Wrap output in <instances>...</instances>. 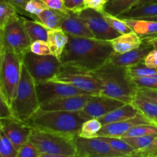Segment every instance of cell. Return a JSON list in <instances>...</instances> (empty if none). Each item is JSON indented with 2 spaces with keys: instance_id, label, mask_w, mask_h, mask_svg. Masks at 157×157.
Wrapping results in <instances>:
<instances>
[{
  "instance_id": "obj_1",
  "label": "cell",
  "mask_w": 157,
  "mask_h": 157,
  "mask_svg": "<svg viewBox=\"0 0 157 157\" xmlns=\"http://www.w3.org/2000/svg\"><path fill=\"white\" fill-rule=\"evenodd\" d=\"M113 54L110 41L68 36L60 61L61 65L91 72L108 62Z\"/></svg>"
},
{
  "instance_id": "obj_2",
  "label": "cell",
  "mask_w": 157,
  "mask_h": 157,
  "mask_svg": "<svg viewBox=\"0 0 157 157\" xmlns=\"http://www.w3.org/2000/svg\"><path fill=\"white\" fill-rule=\"evenodd\" d=\"M101 86V94L119 100L125 104L133 103L138 87L129 77L127 67L113 64L110 61L100 68L89 72Z\"/></svg>"
},
{
  "instance_id": "obj_3",
  "label": "cell",
  "mask_w": 157,
  "mask_h": 157,
  "mask_svg": "<svg viewBox=\"0 0 157 157\" xmlns=\"http://www.w3.org/2000/svg\"><path fill=\"white\" fill-rule=\"evenodd\" d=\"M84 121L79 111L44 110L39 108L26 123L32 128L75 138L79 136Z\"/></svg>"
},
{
  "instance_id": "obj_4",
  "label": "cell",
  "mask_w": 157,
  "mask_h": 157,
  "mask_svg": "<svg viewBox=\"0 0 157 157\" xmlns=\"http://www.w3.org/2000/svg\"><path fill=\"white\" fill-rule=\"evenodd\" d=\"M36 89V83L26 69L22 61L19 83L10 107L12 114L17 119L26 122L40 108Z\"/></svg>"
},
{
  "instance_id": "obj_5",
  "label": "cell",
  "mask_w": 157,
  "mask_h": 157,
  "mask_svg": "<svg viewBox=\"0 0 157 157\" xmlns=\"http://www.w3.org/2000/svg\"><path fill=\"white\" fill-rule=\"evenodd\" d=\"M23 56L1 48L0 52V91L9 104L15 96L21 73Z\"/></svg>"
},
{
  "instance_id": "obj_6",
  "label": "cell",
  "mask_w": 157,
  "mask_h": 157,
  "mask_svg": "<svg viewBox=\"0 0 157 157\" xmlns=\"http://www.w3.org/2000/svg\"><path fill=\"white\" fill-rule=\"evenodd\" d=\"M29 140L39 154L76 156L75 138L32 128Z\"/></svg>"
},
{
  "instance_id": "obj_7",
  "label": "cell",
  "mask_w": 157,
  "mask_h": 157,
  "mask_svg": "<svg viewBox=\"0 0 157 157\" xmlns=\"http://www.w3.org/2000/svg\"><path fill=\"white\" fill-rule=\"evenodd\" d=\"M31 44L32 41L25 27L24 18L18 13L11 17L0 29L1 48L23 56L30 51Z\"/></svg>"
},
{
  "instance_id": "obj_8",
  "label": "cell",
  "mask_w": 157,
  "mask_h": 157,
  "mask_svg": "<svg viewBox=\"0 0 157 157\" xmlns=\"http://www.w3.org/2000/svg\"><path fill=\"white\" fill-rule=\"evenodd\" d=\"M22 61L36 84L53 79L61 67L60 60L53 55H38L31 51L25 53Z\"/></svg>"
},
{
  "instance_id": "obj_9",
  "label": "cell",
  "mask_w": 157,
  "mask_h": 157,
  "mask_svg": "<svg viewBox=\"0 0 157 157\" xmlns=\"http://www.w3.org/2000/svg\"><path fill=\"white\" fill-rule=\"evenodd\" d=\"M51 81L67 83L82 90L101 94V86L89 72L69 66L61 65L56 76Z\"/></svg>"
},
{
  "instance_id": "obj_10",
  "label": "cell",
  "mask_w": 157,
  "mask_h": 157,
  "mask_svg": "<svg viewBox=\"0 0 157 157\" xmlns=\"http://www.w3.org/2000/svg\"><path fill=\"white\" fill-rule=\"evenodd\" d=\"M76 156L78 157H119L126 156L113 150L108 144L96 136L75 138Z\"/></svg>"
},
{
  "instance_id": "obj_11",
  "label": "cell",
  "mask_w": 157,
  "mask_h": 157,
  "mask_svg": "<svg viewBox=\"0 0 157 157\" xmlns=\"http://www.w3.org/2000/svg\"><path fill=\"white\" fill-rule=\"evenodd\" d=\"M36 89L40 104L67 97L94 94L77 88L67 83L54 81H48L45 82L36 84Z\"/></svg>"
},
{
  "instance_id": "obj_12",
  "label": "cell",
  "mask_w": 157,
  "mask_h": 157,
  "mask_svg": "<svg viewBox=\"0 0 157 157\" xmlns=\"http://www.w3.org/2000/svg\"><path fill=\"white\" fill-rule=\"evenodd\" d=\"M78 16L87 24L94 38L102 41H111L121 35L106 21L103 12L91 9H84Z\"/></svg>"
},
{
  "instance_id": "obj_13",
  "label": "cell",
  "mask_w": 157,
  "mask_h": 157,
  "mask_svg": "<svg viewBox=\"0 0 157 157\" xmlns=\"http://www.w3.org/2000/svg\"><path fill=\"white\" fill-rule=\"evenodd\" d=\"M124 104L119 100L105 95L92 94L79 113L85 121L90 119H98Z\"/></svg>"
},
{
  "instance_id": "obj_14",
  "label": "cell",
  "mask_w": 157,
  "mask_h": 157,
  "mask_svg": "<svg viewBox=\"0 0 157 157\" xmlns=\"http://www.w3.org/2000/svg\"><path fill=\"white\" fill-rule=\"evenodd\" d=\"M0 127L17 150L29 140L32 130V127L27 123L15 117L0 120Z\"/></svg>"
},
{
  "instance_id": "obj_15",
  "label": "cell",
  "mask_w": 157,
  "mask_h": 157,
  "mask_svg": "<svg viewBox=\"0 0 157 157\" xmlns=\"http://www.w3.org/2000/svg\"><path fill=\"white\" fill-rule=\"evenodd\" d=\"M142 124H154L150 120L140 112L136 116L126 121L106 124L102 126L97 136H111L122 137L128 130L138 125Z\"/></svg>"
},
{
  "instance_id": "obj_16",
  "label": "cell",
  "mask_w": 157,
  "mask_h": 157,
  "mask_svg": "<svg viewBox=\"0 0 157 157\" xmlns=\"http://www.w3.org/2000/svg\"><path fill=\"white\" fill-rule=\"evenodd\" d=\"M90 95H77L59 98L41 104L40 108L44 110H60V111H81L87 104Z\"/></svg>"
},
{
  "instance_id": "obj_17",
  "label": "cell",
  "mask_w": 157,
  "mask_h": 157,
  "mask_svg": "<svg viewBox=\"0 0 157 157\" xmlns=\"http://www.w3.org/2000/svg\"><path fill=\"white\" fill-rule=\"evenodd\" d=\"M61 30L68 36L94 38L88 26L78 16V13L67 11L61 25Z\"/></svg>"
},
{
  "instance_id": "obj_18",
  "label": "cell",
  "mask_w": 157,
  "mask_h": 157,
  "mask_svg": "<svg viewBox=\"0 0 157 157\" xmlns=\"http://www.w3.org/2000/svg\"><path fill=\"white\" fill-rule=\"evenodd\" d=\"M153 49L152 46L143 41L142 45L134 50L126 52L124 54L114 53L109 61L117 66L127 67L129 66L144 61V58Z\"/></svg>"
},
{
  "instance_id": "obj_19",
  "label": "cell",
  "mask_w": 157,
  "mask_h": 157,
  "mask_svg": "<svg viewBox=\"0 0 157 157\" xmlns=\"http://www.w3.org/2000/svg\"><path fill=\"white\" fill-rule=\"evenodd\" d=\"M114 53L124 54L138 48L143 44V39L138 34L133 32L123 34L110 41Z\"/></svg>"
},
{
  "instance_id": "obj_20",
  "label": "cell",
  "mask_w": 157,
  "mask_h": 157,
  "mask_svg": "<svg viewBox=\"0 0 157 157\" xmlns=\"http://www.w3.org/2000/svg\"><path fill=\"white\" fill-rule=\"evenodd\" d=\"M139 113V110L133 103H128L124 104V105L115 109L113 111L98 118V121L101 123L102 126H104L106 124L130 119L134 117Z\"/></svg>"
},
{
  "instance_id": "obj_21",
  "label": "cell",
  "mask_w": 157,
  "mask_h": 157,
  "mask_svg": "<svg viewBox=\"0 0 157 157\" xmlns=\"http://www.w3.org/2000/svg\"><path fill=\"white\" fill-rule=\"evenodd\" d=\"M67 11L54 10L52 9H47L38 14L36 17L35 21H39L46 29L48 30L51 29H61L63 21L64 19Z\"/></svg>"
},
{
  "instance_id": "obj_22",
  "label": "cell",
  "mask_w": 157,
  "mask_h": 157,
  "mask_svg": "<svg viewBox=\"0 0 157 157\" xmlns=\"http://www.w3.org/2000/svg\"><path fill=\"white\" fill-rule=\"evenodd\" d=\"M47 42L52 55L60 60L61 55L68 43V35L61 29H51L48 32Z\"/></svg>"
},
{
  "instance_id": "obj_23",
  "label": "cell",
  "mask_w": 157,
  "mask_h": 157,
  "mask_svg": "<svg viewBox=\"0 0 157 157\" xmlns=\"http://www.w3.org/2000/svg\"><path fill=\"white\" fill-rule=\"evenodd\" d=\"M124 20L133 32L141 37V38L157 36V21L127 18H124Z\"/></svg>"
},
{
  "instance_id": "obj_24",
  "label": "cell",
  "mask_w": 157,
  "mask_h": 157,
  "mask_svg": "<svg viewBox=\"0 0 157 157\" xmlns=\"http://www.w3.org/2000/svg\"><path fill=\"white\" fill-rule=\"evenodd\" d=\"M155 16H157V3H147L132 8L118 18L122 19H146Z\"/></svg>"
},
{
  "instance_id": "obj_25",
  "label": "cell",
  "mask_w": 157,
  "mask_h": 157,
  "mask_svg": "<svg viewBox=\"0 0 157 157\" xmlns=\"http://www.w3.org/2000/svg\"><path fill=\"white\" fill-rule=\"evenodd\" d=\"M24 25L32 42L35 41H47L48 29L39 21L24 18Z\"/></svg>"
},
{
  "instance_id": "obj_26",
  "label": "cell",
  "mask_w": 157,
  "mask_h": 157,
  "mask_svg": "<svg viewBox=\"0 0 157 157\" xmlns=\"http://www.w3.org/2000/svg\"><path fill=\"white\" fill-rule=\"evenodd\" d=\"M140 0H110L106 3L104 12L113 16L119 17L131 9Z\"/></svg>"
},
{
  "instance_id": "obj_27",
  "label": "cell",
  "mask_w": 157,
  "mask_h": 157,
  "mask_svg": "<svg viewBox=\"0 0 157 157\" xmlns=\"http://www.w3.org/2000/svg\"><path fill=\"white\" fill-rule=\"evenodd\" d=\"M133 104L137 107L140 113L157 125V104L138 96H136Z\"/></svg>"
},
{
  "instance_id": "obj_28",
  "label": "cell",
  "mask_w": 157,
  "mask_h": 157,
  "mask_svg": "<svg viewBox=\"0 0 157 157\" xmlns=\"http://www.w3.org/2000/svg\"><path fill=\"white\" fill-rule=\"evenodd\" d=\"M108 144L112 148L124 155H133L136 153V151L121 137H111V136H98Z\"/></svg>"
},
{
  "instance_id": "obj_29",
  "label": "cell",
  "mask_w": 157,
  "mask_h": 157,
  "mask_svg": "<svg viewBox=\"0 0 157 157\" xmlns=\"http://www.w3.org/2000/svg\"><path fill=\"white\" fill-rule=\"evenodd\" d=\"M127 71L131 79H135V78H144V77L157 74V69L148 67L145 65L144 61H142L138 64L127 67Z\"/></svg>"
},
{
  "instance_id": "obj_30",
  "label": "cell",
  "mask_w": 157,
  "mask_h": 157,
  "mask_svg": "<svg viewBox=\"0 0 157 157\" xmlns=\"http://www.w3.org/2000/svg\"><path fill=\"white\" fill-rule=\"evenodd\" d=\"M101 127L102 124L98 119L87 120L83 123L79 136L85 138L96 137Z\"/></svg>"
},
{
  "instance_id": "obj_31",
  "label": "cell",
  "mask_w": 157,
  "mask_h": 157,
  "mask_svg": "<svg viewBox=\"0 0 157 157\" xmlns=\"http://www.w3.org/2000/svg\"><path fill=\"white\" fill-rule=\"evenodd\" d=\"M156 135L153 134L142 136H134V137H124L122 139H124L136 153L148 147L153 142Z\"/></svg>"
},
{
  "instance_id": "obj_32",
  "label": "cell",
  "mask_w": 157,
  "mask_h": 157,
  "mask_svg": "<svg viewBox=\"0 0 157 157\" xmlns=\"http://www.w3.org/2000/svg\"><path fill=\"white\" fill-rule=\"evenodd\" d=\"M157 134V125L156 124H142L133 127L127 132L122 137H134V136H142L147 135Z\"/></svg>"
},
{
  "instance_id": "obj_33",
  "label": "cell",
  "mask_w": 157,
  "mask_h": 157,
  "mask_svg": "<svg viewBox=\"0 0 157 157\" xmlns=\"http://www.w3.org/2000/svg\"><path fill=\"white\" fill-rule=\"evenodd\" d=\"M104 18H105L106 21L110 25V27L113 28L115 31L120 33L121 35L123 34L130 33V32H133L131 28L125 22L124 19L120 18L118 17L113 16V15H110V14L107 13V12H103Z\"/></svg>"
},
{
  "instance_id": "obj_34",
  "label": "cell",
  "mask_w": 157,
  "mask_h": 157,
  "mask_svg": "<svg viewBox=\"0 0 157 157\" xmlns=\"http://www.w3.org/2000/svg\"><path fill=\"white\" fill-rule=\"evenodd\" d=\"M0 153L2 157H16L18 150L0 127Z\"/></svg>"
},
{
  "instance_id": "obj_35",
  "label": "cell",
  "mask_w": 157,
  "mask_h": 157,
  "mask_svg": "<svg viewBox=\"0 0 157 157\" xmlns=\"http://www.w3.org/2000/svg\"><path fill=\"white\" fill-rule=\"evenodd\" d=\"M47 9H48V6L45 0H29L25 8V15H29L35 20L38 14Z\"/></svg>"
},
{
  "instance_id": "obj_36",
  "label": "cell",
  "mask_w": 157,
  "mask_h": 157,
  "mask_svg": "<svg viewBox=\"0 0 157 157\" xmlns=\"http://www.w3.org/2000/svg\"><path fill=\"white\" fill-rule=\"evenodd\" d=\"M15 14H17V12L15 8L4 0H0V29H2L8 20Z\"/></svg>"
},
{
  "instance_id": "obj_37",
  "label": "cell",
  "mask_w": 157,
  "mask_h": 157,
  "mask_svg": "<svg viewBox=\"0 0 157 157\" xmlns=\"http://www.w3.org/2000/svg\"><path fill=\"white\" fill-rule=\"evenodd\" d=\"M132 80L138 88L157 89V74Z\"/></svg>"
},
{
  "instance_id": "obj_38",
  "label": "cell",
  "mask_w": 157,
  "mask_h": 157,
  "mask_svg": "<svg viewBox=\"0 0 157 157\" xmlns=\"http://www.w3.org/2000/svg\"><path fill=\"white\" fill-rule=\"evenodd\" d=\"M30 51L32 53L38 55H52L50 47L47 41H35L32 42L30 45Z\"/></svg>"
},
{
  "instance_id": "obj_39",
  "label": "cell",
  "mask_w": 157,
  "mask_h": 157,
  "mask_svg": "<svg viewBox=\"0 0 157 157\" xmlns=\"http://www.w3.org/2000/svg\"><path fill=\"white\" fill-rule=\"evenodd\" d=\"M16 157H40V154L30 140H28L19 150Z\"/></svg>"
},
{
  "instance_id": "obj_40",
  "label": "cell",
  "mask_w": 157,
  "mask_h": 157,
  "mask_svg": "<svg viewBox=\"0 0 157 157\" xmlns=\"http://www.w3.org/2000/svg\"><path fill=\"white\" fill-rule=\"evenodd\" d=\"M65 9L70 12L79 13L85 9L84 0H63Z\"/></svg>"
},
{
  "instance_id": "obj_41",
  "label": "cell",
  "mask_w": 157,
  "mask_h": 157,
  "mask_svg": "<svg viewBox=\"0 0 157 157\" xmlns=\"http://www.w3.org/2000/svg\"><path fill=\"white\" fill-rule=\"evenodd\" d=\"M13 117L10 106L6 102V99L0 91V120L8 119Z\"/></svg>"
},
{
  "instance_id": "obj_42",
  "label": "cell",
  "mask_w": 157,
  "mask_h": 157,
  "mask_svg": "<svg viewBox=\"0 0 157 157\" xmlns=\"http://www.w3.org/2000/svg\"><path fill=\"white\" fill-rule=\"evenodd\" d=\"M136 96L148 100L157 104V89L138 88Z\"/></svg>"
},
{
  "instance_id": "obj_43",
  "label": "cell",
  "mask_w": 157,
  "mask_h": 157,
  "mask_svg": "<svg viewBox=\"0 0 157 157\" xmlns=\"http://www.w3.org/2000/svg\"><path fill=\"white\" fill-rule=\"evenodd\" d=\"M135 154L140 155L143 157H157V135L148 147L140 151L136 152Z\"/></svg>"
},
{
  "instance_id": "obj_44",
  "label": "cell",
  "mask_w": 157,
  "mask_h": 157,
  "mask_svg": "<svg viewBox=\"0 0 157 157\" xmlns=\"http://www.w3.org/2000/svg\"><path fill=\"white\" fill-rule=\"evenodd\" d=\"M85 9H91L100 12H104L107 1L106 0H84Z\"/></svg>"
},
{
  "instance_id": "obj_45",
  "label": "cell",
  "mask_w": 157,
  "mask_h": 157,
  "mask_svg": "<svg viewBox=\"0 0 157 157\" xmlns=\"http://www.w3.org/2000/svg\"><path fill=\"white\" fill-rule=\"evenodd\" d=\"M144 63L148 67L157 69V49H153L147 54L144 58Z\"/></svg>"
},
{
  "instance_id": "obj_46",
  "label": "cell",
  "mask_w": 157,
  "mask_h": 157,
  "mask_svg": "<svg viewBox=\"0 0 157 157\" xmlns=\"http://www.w3.org/2000/svg\"><path fill=\"white\" fill-rule=\"evenodd\" d=\"M6 2L9 3V5L15 8L17 13L21 14V15H25V8L26 4L29 0H4Z\"/></svg>"
},
{
  "instance_id": "obj_47",
  "label": "cell",
  "mask_w": 157,
  "mask_h": 157,
  "mask_svg": "<svg viewBox=\"0 0 157 157\" xmlns=\"http://www.w3.org/2000/svg\"><path fill=\"white\" fill-rule=\"evenodd\" d=\"M45 2L48 5L49 9H54V10L61 11V12L67 11V9L64 7L63 0H45Z\"/></svg>"
},
{
  "instance_id": "obj_48",
  "label": "cell",
  "mask_w": 157,
  "mask_h": 157,
  "mask_svg": "<svg viewBox=\"0 0 157 157\" xmlns=\"http://www.w3.org/2000/svg\"><path fill=\"white\" fill-rule=\"evenodd\" d=\"M143 41L147 43L152 46L153 49H157V36L154 37H149V38H142Z\"/></svg>"
},
{
  "instance_id": "obj_49",
  "label": "cell",
  "mask_w": 157,
  "mask_h": 157,
  "mask_svg": "<svg viewBox=\"0 0 157 157\" xmlns=\"http://www.w3.org/2000/svg\"><path fill=\"white\" fill-rule=\"evenodd\" d=\"M40 157H78V156H64V155L40 154Z\"/></svg>"
},
{
  "instance_id": "obj_50",
  "label": "cell",
  "mask_w": 157,
  "mask_h": 157,
  "mask_svg": "<svg viewBox=\"0 0 157 157\" xmlns=\"http://www.w3.org/2000/svg\"><path fill=\"white\" fill-rule=\"evenodd\" d=\"M152 0H140L139 2H138L136 4V6H142V5H145V4H147V3L150 2ZM134 6V7H135Z\"/></svg>"
},
{
  "instance_id": "obj_51",
  "label": "cell",
  "mask_w": 157,
  "mask_h": 157,
  "mask_svg": "<svg viewBox=\"0 0 157 157\" xmlns=\"http://www.w3.org/2000/svg\"><path fill=\"white\" fill-rule=\"evenodd\" d=\"M119 157H143L140 155L137 154H133V155H126V156H119Z\"/></svg>"
},
{
  "instance_id": "obj_52",
  "label": "cell",
  "mask_w": 157,
  "mask_h": 157,
  "mask_svg": "<svg viewBox=\"0 0 157 157\" xmlns=\"http://www.w3.org/2000/svg\"><path fill=\"white\" fill-rule=\"evenodd\" d=\"M146 20H150V21H157V16L147 18H146Z\"/></svg>"
},
{
  "instance_id": "obj_53",
  "label": "cell",
  "mask_w": 157,
  "mask_h": 157,
  "mask_svg": "<svg viewBox=\"0 0 157 157\" xmlns=\"http://www.w3.org/2000/svg\"><path fill=\"white\" fill-rule=\"evenodd\" d=\"M149 3H157V0H152V1Z\"/></svg>"
},
{
  "instance_id": "obj_54",
  "label": "cell",
  "mask_w": 157,
  "mask_h": 157,
  "mask_svg": "<svg viewBox=\"0 0 157 157\" xmlns=\"http://www.w3.org/2000/svg\"><path fill=\"white\" fill-rule=\"evenodd\" d=\"M106 1H107V2H109V1H110V0H106Z\"/></svg>"
},
{
  "instance_id": "obj_55",
  "label": "cell",
  "mask_w": 157,
  "mask_h": 157,
  "mask_svg": "<svg viewBox=\"0 0 157 157\" xmlns=\"http://www.w3.org/2000/svg\"><path fill=\"white\" fill-rule=\"evenodd\" d=\"M0 157H2V156L1 155V153H0Z\"/></svg>"
},
{
  "instance_id": "obj_56",
  "label": "cell",
  "mask_w": 157,
  "mask_h": 157,
  "mask_svg": "<svg viewBox=\"0 0 157 157\" xmlns=\"http://www.w3.org/2000/svg\"><path fill=\"white\" fill-rule=\"evenodd\" d=\"M0 52H1V46H0Z\"/></svg>"
},
{
  "instance_id": "obj_57",
  "label": "cell",
  "mask_w": 157,
  "mask_h": 157,
  "mask_svg": "<svg viewBox=\"0 0 157 157\" xmlns=\"http://www.w3.org/2000/svg\"></svg>"
}]
</instances>
